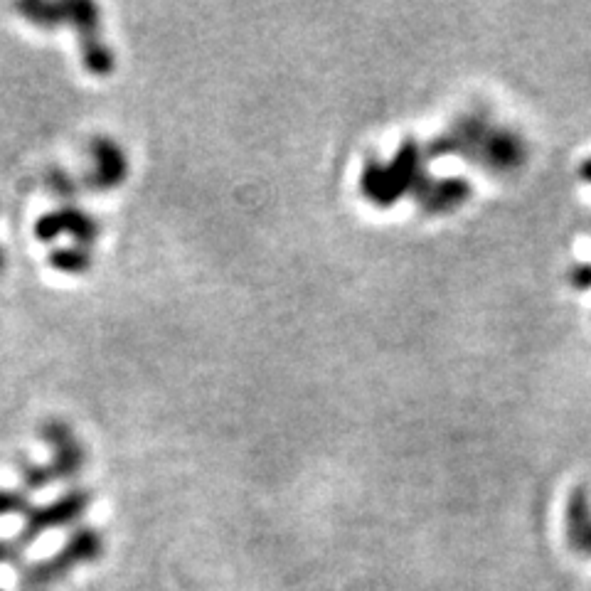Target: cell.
I'll use <instances>...</instances> for the list:
<instances>
[{"mask_svg": "<svg viewBox=\"0 0 591 591\" xmlns=\"http://www.w3.org/2000/svg\"><path fill=\"white\" fill-rule=\"evenodd\" d=\"M569 542L584 555H591V510L582 495L569 505Z\"/></svg>", "mask_w": 591, "mask_h": 591, "instance_id": "3957f363", "label": "cell"}, {"mask_svg": "<svg viewBox=\"0 0 591 591\" xmlns=\"http://www.w3.org/2000/svg\"><path fill=\"white\" fill-rule=\"evenodd\" d=\"M87 500H89V495L82 493V491L69 493L67 498L60 500V503L30 513L28 525H25V532H23V537L18 540V545H28V542H33L40 532L47 530V527L67 525L69 520H74L79 513H82L84 505H87Z\"/></svg>", "mask_w": 591, "mask_h": 591, "instance_id": "7a4b0ae2", "label": "cell"}, {"mask_svg": "<svg viewBox=\"0 0 591 591\" xmlns=\"http://www.w3.org/2000/svg\"><path fill=\"white\" fill-rule=\"evenodd\" d=\"M0 591H3V589H0Z\"/></svg>", "mask_w": 591, "mask_h": 591, "instance_id": "52a82bcc", "label": "cell"}, {"mask_svg": "<svg viewBox=\"0 0 591 591\" xmlns=\"http://www.w3.org/2000/svg\"><path fill=\"white\" fill-rule=\"evenodd\" d=\"M0 262H3V259H0Z\"/></svg>", "mask_w": 591, "mask_h": 591, "instance_id": "8992f818", "label": "cell"}, {"mask_svg": "<svg viewBox=\"0 0 591 591\" xmlns=\"http://www.w3.org/2000/svg\"><path fill=\"white\" fill-rule=\"evenodd\" d=\"M18 545H10V542H0V562H15L18 559Z\"/></svg>", "mask_w": 591, "mask_h": 591, "instance_id": "5b68a950", "label": "cell"}, {"mask_svg": "<svg viewBox=\"0 0 591 591\" xmlns=\"http://www.w3.org/2000/svg\"><path fill=\"white\" fill-rule=\"evenodd\" d=\"M28 508L25 498L20 493H10V491H0V515H13L20 513V510Z\"/></svg>", "mask_w": 591, "mask_h": 591, "instance_id": "277c9868", "label": "cell"}, {"mask_svg": "<svg viewBox=\"0 0 591 591\" xmlns=\"http://www.w3.org/2000/svg\"><path fill=\"white\" fill-rule=\"evenodd\" d=\"M101 555V537L94 530H82L67 542L65 550L47 562L33 564L23 572V591H47L50 584L62 579L72 567L92 562Z\"/></svg>", "mask_w": 591, "mask_h": 591, "instance_id": "6da1fadb", "label": "cell"}]
</instances>
